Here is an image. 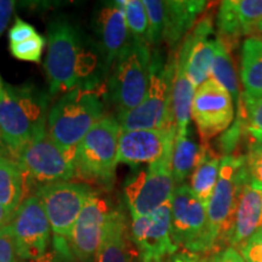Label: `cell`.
<instances>
[{"mask_svg":"<svg viewBox=\"0 0 262 262\" xmlns=\"http://www.w3.org/2000/svg\"><path fill=\"white\" fill-rule=\"evenodd\" d=\"M2 80H3V79H2V78H0V81H2Z\"/></svg>","mask_w":262,"mask_h":262,"instance_id":"ee69618b","label":"cell"},{"mask_svg":"<svg viewBox=\"0 0 262 262\" xmlns=\"http://www.w3.org/2000/svg\"><path fill=\"white\" fill-rule=\"evenodd\" d=\"M209 262H245L241 253L237 249L227 247L217 253L211 255V258H209Z\"/></svg>","mask_w":262,"mask_h":262,"instance_id":"74e56055","label":"cell"},{"mask_svg":"<svg viewBox=\"0 0 262 262\" xmlns=\"http://www.w3.org/2000/svg\"><path fill=\"white\" fill-rule=\"evenodd\" d=\"M48 100L47 94L31 85L14 86L0 81V133L12 156L47 131Z\"/></svg>","mask_w":262,"mask_h":262,"instance_id":"277c9868","label":"cell"},{"mask_svg":"<svg viewBox=\"0 0 262 262\" xmlns=\"http://www.w3.org/2000/svg\"><path fill=\"white\" fill-rule=\"evenodd\" d=\"M221 158L222 157L216 155L215 150H212L208 146V143L203 142L198 163L191 175L189 187L196 198L204 203L205 206L214 192L216 182H217Z\"/></svg>","mask_w":262,"mask_h":262,"instance_id":"484cf974","label":"cell"},{"mask_svg":"<svg viewBox=\"0 0 262 262\" xmlns=\"http://www.w3.org/2000/svg\"><path fill=\"white\" fill-rule=\"evenodd\" d=\"M210 78L231 95L233 100L234 110L242 104V93L239 91L238 75L235 72L231 51L220 39L216 40L214 60H212Z\"/></svg>","mask_w":262,"mask_h":262,"instance_id":"83f0119b","label":"cell"},{"mask_svg":"<svg viewBox=\"0 0 262 262\" xmlns=\"http://www.w3.org/2000/svg\"><path fill=\"white\" fill-rule=\"evenodd\" d=\"M118 2L123 6L131 40L147 44L148 18L142 0H118Z\"/></svg>","mask_w":262,"mask_h":262,"instance_id":"f1b7e54d","label":"cell"},{"mask_svg":"<svg viewBox=\"0 0 262 262\" xmlns=\"http://www.w3.org/2000/svg\"><path fill=\"white\" fill-rule=\"evenodd\" d=\"M245 131L256 142L262 143V96L248 97L242 93Z\"/></svg>","mask_w":262,"mask_h":262,"instance_id":"f546056e","label":"cell"},{"mask_svg":"<svg viewBox=\"0 0 262 262\" xmlns=\"http://www.w3.org/2000/svg\"><path fill=\"white\" fill-rule=\"evenodd\" d=\"M260 228H262V193L249 185L245 173L228 233L227 247L241 248Z\"/></svg>","mask_w":262,"mask_h":262,"instance_id":"ffe728a7","label":"cell"},{"mask_svg":"<svg viewBox=\"0 0 262 262\" xmlns=\"http://www.w3.org/2000/svg\"><path fill=\"white\" fill-rule=\"evenodd\" d=\"M15 5L14 0H0V35L5 31L11 15L14 14Z\"/></svg>","mask_w":262,"mask_h":262,"instance_id":"f35d334b","label":"cell"},{"mask_svg":"<svg viewBox=\"0 0 262 262\" xmlns=\"http://www.w3.org/2000/svg\"><path fill=\"white\" fill-rule=\"evenodd\" d=\"M139 256L126 216L120 208H114L108 217L102 241L95 262H135Z\"/></svg>","mask_w":262,"mask_h":262,"instance_id":"44dd1931","label":"cell"},{"mask_svg":"<svg viewBox=\"0 0 262 262\" xmlns=\"http://www.w3.org/2000/svg\"><path fill=\"white\" fill-rule=\"evenodd\" d=\"M256 34H258L257 37H260L261 39H262V22L260 25H258V27H257V31H256Z\"/></svg>","mask_w":262,"mask_h":262,"instance_id":"7bdbcfd3","label":"cell"},{"mask_svg":"<svg viewBox=\"0 0 262 262\" xmlns=\"http://www.w3.org/2000/svg\"><path fill=\"white\" fill-rule=\"evenodd\" d=\"M28 179L15 160L0 158V205L15 214L27 195Z\"/></svg>","mask_w":262,"mask_h":262,"instance_id":"cb8c5ba5","label":"cell"},{"mask_svg":"<svg viewBox=\"0 0 262 262\" xmlns=\"http://www.w3.org/2000/svg\"><path fill=\"white\" fill-rule=\"evenodd\" d=\"M103 94L95 83H86L62 94L48 114L47 131L64 152L73 156L80 143L104 114Z\"/></svg>","mask_w":262,"mask_h":262,"instance_id":"7a4b0ae2","label":"cell"},{"mask_svg":"<svg viewBox=\"0 0 262 262\" xmlns=\"http://www.w3.org/2000/svg\"><path fill=\"white\" fill-rule=\"evenodd\" d=\"M262 22V0H225L216 15V38L229 51L243 38L256 35Z\"/></svg>","mask_w":262,"mask_h":262,"instance_id":"e0dca14e","label":"cell"},{"mask_svg":"<svg viewBox=\"0 0 262 262\" xmlns=\"http://www.w3.org/2000/svg\"><path fill=\"white\" fill-rule=\"evenodd\" d=\"M244 160L249 185L262 193V143L251 141L244 155Z\"/></svg>","mask_w":262,"mask_h":262,"instance_id":"1f68e13d","label":"cell"},{"mask_svg":"<svg viewBox=\"0 0 262 262\" xmlns=\"http://www.w3.org/2000/svg\"><path fill=\"white\" fill-rule=\"evenodd\" d=\"M170 220V202L152 214L131 220V238L141 262H164L178 253L179 248L171 238Z\"/></svg>","mask_w":262,"mask_h":262,"instance_id":"4fadbf2b","label":"cell"},{"mask_svg":"<svg viewBox=\"0 0 262 262\" xmlns=\"http://www.w3.org/2000/svg\"><path fill=\"white\" fill-rule=\"evenodd\" d=\"M235 110L231 95L209 78L196 88L192 101L191 118L203 142L220 135L232 125Z\"/></svg>","mask_w":262,"mask_h":262,"instance_id":"8fae6325","label":"cell"},{"mask_svg":"<svg viewBox=\"0 0 262 262\" xmlns=\"http://www.w3.org/2000/svg\"><path fill=\"white\" fill-rule=\"evenodd\" d=\"M73 256L70 250L68 242L54 238V249L47 251L44 255L32 260H24L21 262H73Z\"/></svg>","mask_w":262,"mask_h":262,"instance_id":"836d02e7","label":"cell"},{"mask_svg":"<svg viewBox=\"0 0 262 262\" xmlns=\"http://www.w3.org/2000/svg\"><path fill=\"white\" fill-rule=\"evenodd\" d=\"M0 158H8L14 160V156H12L11 150L9 149V147L5 145L4 140H3L2 133H0Z\"/></svg>","mask_w":262,"mask_h":262,"instance_id":"b9f144b4","label":"cell"},{"mask_svg":"<svg viewBox=\"0 0 262 262\" xmlns=\"http://www.w3.org/2000/svg\"><path fill=\"white\" fill-rule=\"evenodd\" d=\"M14 159L24 170L28 181L35 182L38 187L77 178L73 156L61 149L50 139L48 131L29 140L15 153Z\"/></svg>","mask_w":262,"mask_h":262,"instance_id":"9c48e42d","label":"cell"},{"mask_svg":"<svg viewBox=\"0 0 262 262\" xmlns=\"http://www.w3.org/2000/svg\"><path fill=\"white\" fill-rule=\"evenodd\" d=\"M149 45L131 40L113 62L107 83V94L118 114L136 108L148 90L150 75Z\"/></svg>","mask_w":262,"mask_h":262,"instance_id":"52a82bcc","label":"cell"},{"mask_svg":"<svg viewBox=\"0 0 262 262\" xmlns=\"http://www.w3.org/2000/svg\"><path fill=\"white\" fill-rule=\"evenodd\" d=\"M95 192L94 186L75 181L50 183L37 188L34 194L44 205L55 239L70 242L78 216Z\"/></svg>","mask_w":262,"mask_h":262,"instance_id":"30bf717a","label":"cell"},{"mask_svg":"<svg viewBox=\"0 0 262 262\" xmlns=\"http://www.w3.org/2000/svg\"><path fill=\"white\" fill-rule=\"evenodd\" d=\"M45 42H47L45 38L37 33L34 37L29 38L28 40L18 42V44H10V51H11L12 56L17 60L39 62Z\"/></svg>","mask_w":262,"mask_h":262,"instance_id":"d6a6232c","label":"cell"},{"mask_svg":"<svg viewBox=\"0 0 262 262\" xmlns=\"http://www.w3.org/2000/svg\"><path fill=\"white\" fill-rule=\"evenodd\" d=\"M176 126L155 130L120 131L118 146V164L137 168L141 164H152L173 147Z\"/></svg>","mask_w":262,"mask_h":262,"instance_id":"2e32d148","label":"cell"},{"mask_svg":"<svg viewBox=\"0 0 262 262\" xmlns=\"http://www.w3.org/2000/svg\"><path fill=\"white\" fill-rule=\"evenodd\" d=\"M14 235L18 258L32 260L47 253L51 227L44 205L38 195L26 198L9 225Z\"/></svg>","mask_w":262,"mask_h":262,"instance_id":"7c38bea8","label":"cell"},{"mask_svg":"<svg viewBox=\"0 0 262 262\" xmlns=\"http://www.w3.org/2000/svg\"><path fill=\"white\" fill-rule=\"evenodd\" d=\"M95 33L103 54L104 71L108 72L120 52L131 41L123 6L119 2H108L95 16Z\"/></svg>","mask_w":262,"mask_h":262,"instance_id":"d6986e66","label":"cell"},{"mask_svg":"<svg viewBox=\"0 0 262 262\" xmlns=\"http://www.w3.org/2000/svg\"><path fill=\"white\" fill-rule=\"evenodd\" d=\"M244 163V155H231L221 158L217 182L206 203L204 229L192 253L208 256L227 248V238L239 192L245 180Z\"/></svg>","mask_w":262,"mask_h":262,"instance_id":"3957f363","label":"cell"},{"mask_svg":"<svg viewBox=\"0 0 262 262\" xmlns=\"http://www.w3.org/2000/svg\"><path fill=\"white\" fill-rule=\"evenodd\" d=\"M187 58L182 51L178 50L175 56V75L171 90V108L176 133H186L191 123V108L194 97L195 88L188 79L186 72Z\"/></svg>","mask_w":262,"mask_h":262,"instance_id":"603a6c76","label":"cell"},{"mask_svg":"<svg viewBox=\"0 0 262 262\" xmlns=\"http://www.w3.org/2000/svg\"><path fill=\"white\" fill-rule=\"evenodd\" d=\"M206 206L192 192L188 183L176 186L170 201L171 238L179 249L191 251L205 225Z\"/></svg>","mask_w":262,"mask_h":262,"instance_id":"9a60e30c","label":"cell"},{"mask_svg":"<svg viewBox=\"0 0 262 262\" xmlns=\"http://www.w3.org/2000/svg\"><path fill=\"white\" fill-rule=\"evenodd\" d=\"M14 215L15 214H11V212H9L5 208H3V206L0 205V229L8 227V226L11 224Z\"/></svg>","mask_w":262,"mask_h":262,"instance_id":"60d3db41","label":"cell"},{"mask_svg":"<svg viewBox=\"0 0 262 262\" xmlns=\"http://www.w3.org/2000/svg\"><path fill=\"white\" fill-rule=\"evenodd\" d=\"M241 80L244 96H262V39L257 35L245 38L242 44Z\"/></svg>","mask_w":262,"mask_h":262,"instance_id":"d4e9b609","label":"cell"},{"mask_svg":"<svg viewBox=\"0 0 262 262\" xmlns=\"http://www.w3.org/2000/svg\"><path fill=\"white\" fill-rule=\"evenodd\" d=\"M18 255L16 250L14 235L10 226L0 229V262H17Z\"/></svg>","mask_w":262,"mask_h":262,"instance_id":"d590c367","label":"cell"},{"mask_svg":"<svg viewBox=\"0 0 262 262\" xmlns=\"http://www.w3.org/2000/svg\"><path fill=\"white\" fill-rule=\"evenodd\" d=\"M164 262H209V258L201 254H194L187 250H181L166 258Z\"/></svg>","mask_w":262,"mask_h":262,"instance_id":"ab89813d","label":"cell"},{"mask_svg":"<svg viewBox=\"0 0 262 262\" xmlns=\"http://www.w3.org/2000/svg\"><path fill=\"white\" fill-rule=\"evenodd\" d=\"M35 34H37V32L32 25L17 17L15 19L14 26L9 31L10 44H18V42L26 41L29 38L34 37Z\"/></svg>","mask_w":262,"mask_h":262,"instance_id":"8d00e7d4","label":"cell"},{"mask_svg":"<svg viewBox=\"0 0 262 262\" xmlns=\"http://www.w3.org/2000/svg\"><path fill=\"white\" fill-rule=\"evenodd\" d=\"M120 131L117 118L106 116L84 136L73 152L77 178L90 186L112 187L116 180Z\"/></svg>","mask_w":262,"mask_h":262,"instance_id":"5b68a950","label":"cell"},{"mask_svg":"<svg viewBox=\"0 0 262 262\" xmlns=\"http://www.w3.org/2000/svg\"><path fill=\"white\" fill-rule=\"evenodd\" d=\"M203 0H168L165 2V17L162 40L175 50L180 41L192 31L208 8Z\"/></svg>","mask_w":262,"mask_h":262,"instance_id":"7402d4cb","label":"cell"},{"mask_svg":"<svg viewBox=\"0 0 262 262\" xmlns=\"http://www.w3.org/2000/svg\"><path fill=\"white\" fill-rule=\"evenodd\" d=\"M148 18L147 44L156 45L162 40L165 17V2L163 0H142Z\"/></svg>","mask_w":262,"mask_h":262,"instance_id":"4dcf8cb0","label":"cell"},{"mask_svg":"<svg viewBox=\"0 0 262 262\" xmlns=\"http://www.w3.org/2000/svg\"><path fill=\"white\" fill-rule=\"evenodd\" d=\"M175 58L168 62L159 55L152 56L148 90L142 102L117 117L120 130H155L176 126L171 108Z\"/></svg>","mask_w":262,"mask_h":262,"instance_id":"8992f818","label":"cell"},{"mask_svg":"<svg viewBox=\"0 0 262 262\" xmlns=\"http://www.w3.org/2000/svg\"><path fill=\"white\" fill-rule=\"evenodd\" d=\"M96 57L85 48L79 28L67 19H55L48 27V55L45 72L49 94H66L81 84L91 83Z\"/></svg>","mask_w":262,"mask_h":262,"instance_id":"6da1fadb","label":"cell"},{"mask_svg":"<svg viewBox=\"0 0 262 262\" xmlns=\"http://www.w3.org/2000/svg\"><path fill=\"white\" fill-rule=\"evenodd\" d=\"M113 206L97 191L90 196L75 221L68 245L78 262H95Z\"/></svg>","mask_w":262,"mask_h":262,"instance_id":"5bb4252c","label":"cell"},{"mask_svg":"<svg viewBox=\"0 0 262 262\" xmlns=\"http://www.w3.org/2000/svg\"><path fill=\"white\" fill-rule=\"evenodd\" d=\"M216 40L217 38L214 37V21L208 14L202 16L180 45L179 50L187 58V77L195 89L210 78Z\"/></svg>","mask_w":262,"mask_h":262,"instance_id":"ac0fdd59","label":"cell"},{"mask_svg":"<svg viewBox=\"0 0 262 262\" xmlns=\"http://www.w3.org/2000/svg\"><path fill=\"white\" fill-rule=\"evenodd\" d=\"M201 153V146L191 137L189 130L186 133H176L173 141L171 168L172 178L176 186L186 183V180L191 178Z\"/></svg>","mask_w":262,"mask_h":262,"instance_id":"4316f807","label":"cell"},{"mask_svg":"<svg viewBox=\"0 0 262 262\" xmlns=\"http://www.w3.org/2000/svg\"><path fill=\"white\" fill-rule=\"evenodd\" d=\"M172 148L159 160L149 164L146 170L134 172L126 180L124 196L131 219L152 214L171 199L175 189L171 168Z\"/></svg>","mask_w":262,"mask_h":262,"instance_id":"ba28073f","label":"cell"},{"mask_svg":"<svg viewBox=\"0 0 262 262\" xmlns=\"http://www.w3.org/2000/svg\"><path fill=\"white\" fill-rule=\"evenodd\" d=\"M237 250L245 262H262V228L251 235Z\"/></svg>","mask_w":262,"mask_h":262,"instance_id":"e575fe53","label":"cell"}]
</instances>
